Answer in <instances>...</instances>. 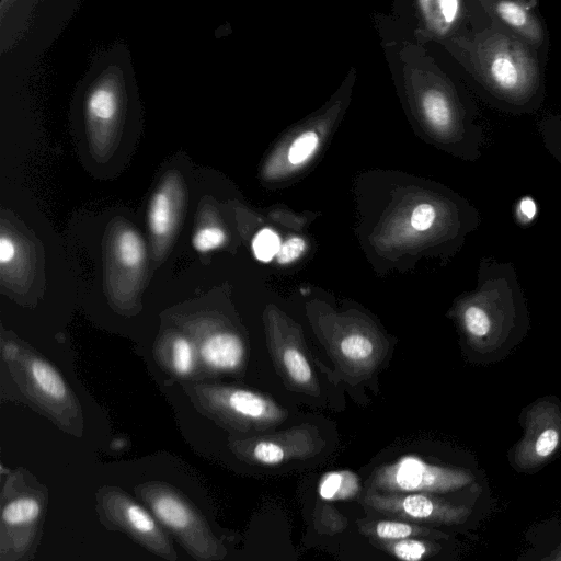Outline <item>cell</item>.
I'll use <instances>...</instances> for the list:
<instances>
[{
	"label": "cell",
	"instance_id": "1",
	"mask_svg": "<svg viewBox=\"0 0 561 561\" xmlns=\"http://www.w3.org/2000/svg\"><path fill=\"white\" fill-rule=\"evenodd\" d=\"M465 53L476 88L489 106L515 116L542 107L548 58L528 43L486 16V24L467 38Z\"/></svg>",
	"mask_w": 561,
	"mask_h": 561
},
{
	"label": "cell",
	"instance_id": "2",
	"mask_svg": "<svg viewBox=\"0 0 561 561\" xmlns=\"http://www.w3.org/2000/svg\"><path fill=\"white\" fill-rule=\"evenodd\" d=\"M306 309L314 333L343 374L363 380L380 366L389 342L369 317L358 310L336 311L319 300Z\"/></svg>",
	"mask_w": 561,
	"mask_h": 561
},
{
	"label": "cell",
	"instance_id": "3",
	"mask_svg": "<svg viewBox=\"0 0 561 561\" xmlns=\"http://www.w3.org/2000/svg\"><path fill=\"white\" fill-rule=\"evenodd\" d=\"M473 480L470 471L430 463L409 455L376 468L368 479V486L386 494L432 495L462 489Z\"/></svg>",
	"mask_w": 561,
	"mask_h": 561
},
{
	"label": "cell",
	"instance_id": "4",
	"mask_svg": "<svg viewBox=\"0 0 561 561\" xmlns=\"http://www.w3.org/2000/svg\"><path fill=\"white\" fill-rule=\"evenodd\" d=\"M266 341L275 369L291 389L319 396L320 387L311 368L302 330L274 304L263 313Z\"/></svg>",
	"mask_w": 561,
	"mask_h": 561
},
{
	"label": "cell",
	"instance_id": "5",
	"mask_svg": "<svg viewBox=\"0 0 561 561\" xmlns=\"http://www.w3.org/2000/svg\"><path fill=\"white\" fill-rule=\"evenodd\" d=\"M89 144L94 157L106 158L116 147L123 119L122 81L104 73L91 87L84 103Z\"/></svg>",
	"mask_w": 561,
	"mask_h": 561
},
{
	"label": "cell",
	"instance_id": "6",
	"mask_svg": "<svg viewBox=\"0 0 561 561\" xmlns=\"http://www.w3.org/2000/svg\"><path fill=\"white\" fill-rule=\"evenodd\" d=\"M324 446L318 427L307 423L252 437L242 442L239 449L252 462L273 467L311 458Z\"/></svg>",
	"mask_w": 561,
	"mask_h": 561
},
{
	"label": "cell",
	"instance_id": "7",
	"mask_svg": "<svg viewBox=\"0 0 561 561\" xmlns=\"http://www.w3.org/2000/svg\"><path fill=\"white\" fill-rule=\"evenodd\" d=\"M362 500L378 513L413 523L458 525L466 522L471 513L465 505H455L424 493L386 494L367 490Z\"/></svg>",
	"mask_w": 561,
	"mask_h": 561
},
{
	"label": "cell",
	"instance_id": "8",
	"mask_svg": "<svg viewBox=\"0 0 561 561\" xmlns=\"http://www.w3.org/2000/svg\"><path fill=\"white\" fill-rule=\"evenodd\" d=\"M525 425L524 436L515 447L514 461L522 469H533L550 459L560 446V409L550 403L536 405L528 412Z\"/></svg>",
	"mask_w": 561,
	"mask_h": 561
},
{
	"label": "cell",
	"instance_id": "9",
	"mask_svg": "<svg viewBox=\"0 0 561 561\" xmlns=\"http://www.w3.org/2000/svg\"><path fill=\"white\" fill-rule=\"evenodd\" d=\"M481 10L486 16L537 49L548 58L550 36L546 23L538 12V2L534 0H482Z\"/></svg>",
	"mask_w": 561,
	"mask_h": 561
},
{
	"label": "cell",
	"instance_id": "10",
	"mask_svg": "<svg viewBox=\"0 0 561 561\" xmlns=\"http://www.w3.org/2000/svg\"><path fill=\"white\" fill-rule=\"evenodd\" d=\"M218 404L241 426L259 431L274 428L288 416L287 410L273 399L247 389L221 390Z\"/></svg>",
	"mask_w": 561,
	"mask_h": 561
},
{
	"label": "cell",
	"instance_id": "11",
	"mask_svg": "<svg viewBox=\"0 0 561 561\" xmlns=\"http://www.w3.org/2000/svg\"><path fill=\"white\" fill-rule=\"evenodd\" d=\"M184 205L183 184L179 175L168 174L151 197L148 224L153 238L164 241L176 227Z\"/></svg>",
	"mask_w": 561,
	"mask_h": 561
},
{
	"label": "cell",
	"instance_id": "12",
	"mask_svg": "<svg viewBox=\"0 0 561 561\" xmlns=\"http://www.w3.org/2000/svg\"><path fill=\"white\" fill-rule=\"evenodd\" d=\"M204 363L214 370H237L244 358V344L231 331L221 330L206 336L201 345Z\"/></svg>",
	"mask_w": 561,
	"mask_h": 561
},
{
	"label": "cell",
	"instance_id": "13",
	"mask_svg": "<svg viewBox=\"0 0 561 561\" xmlns=\"http://www.w3.org/2000/svg\"><path fill=\"white\" fill-rule=\"evenodd\" d=\"M360 530L378 542L396 541L407 538H447L446 534L402 519H376L364 522Z\"/></svg>",
	"mask_w": 561,
	"mask_h": 561
},
{
	"label": "cell",
	"instance_id": "14",
	"mask_svg": "<svg viewBox=\"0 0 561 561\" xmlns=\"http://www.w3.org/2000/svg\"><path fill=\"white\" fill-rule=\"evenodd\" d=\"M359 479L350 470L331 471L322 476L319 482V495L325 501H346L359 492Z\"/></svg>",
	"mask_w": 561,
	"mask_h": 561
},
{
	"label": "cell",
	"instance_id": "15",
	"mask_svg": "<svg viewBox=\"0 0 561 561\" xmlns=\"http://www.w3.org/2000/svg\"><path fill=\"white\" fill-rule=\"evenodd\" d=\"M151 507L158 519L174 530H183L193 522L188 507L173 494H158L151 501Z\"/></svg>",
	"mask_w": 561,
	"mask_h": 561
},
{
	"label": "cell",
	"instance_id": "16",
	"mask_svg": "<svg viewBox=\"0 0 561 561\" xmlns=\"http://www.w3.org/2000/svg\"><path fill=\"white\" fill-rule=\"evenodd\" d=\"M381 547L400 561H422L439 549L436 542L425 539L407 538L382 541Z\"/></svg>",
	"mask_w": 561,
	"mask_h": 561
},
{
	"label": "cell",
	"instance_id": "17",
	"mask_svg": "<svg viewBox=\"0 0 561 561\" xmlns=\"http://www.w3.org/2000/svg\"><path fill=\"white\" fill-rule=\"evenodd\" d=\"M116 256L127 268H137L145 259V244L141 237L130 228L123 229L115 240Z\"/></svg>",
	"mask_w": 561,
	"mask_h": 561
},
{
	"label": "cell",
	"instance_id": "18",
	"mask_svg": "<svg viewBox=\"0 0 561 561\" xmlns=\"http://www.w3.org/2000/svg\"><path fill=\"white\" fill-rule=\"evenodd\" d=\"M30 371L35 385L44 394L56 400L66 396L62 378L49 364L42 359H33Z\"/></svg>",
	"mask_w": 561,
	"mask_h": 561
},
{
	"label": "cell",
	"instance_id": "19",
	"mask_svg": "<svg viewBox=\"0 0 561 561\" xmlns=\"http://www.w3.org/2000/svg\"><path fill=\"white\" fill-rule=\"evenodd\" d=\"M537 130L545 149L561 165V114L543 115L537 122Z\"/></svg>",
	"mask_w": 561,
	"mask_h": 561
},
{
	"label": "cell",
	"instance_id": "20",
	"mask_svg": "<svg viewBox=\"0 0 561 561\" xmlns=\"http://www.w3.org/2000/svg\"><path fill=\"white\" fill-rule=\"evenodd\" d=\"M39 513L38 501L31 496H24L15 499L4 506L2 519L11 526L25 525L36 520Z\"/></svg>",
	"mask_w": 561,
	"mask_h": 561
},
{
	"label": "cell",
	"instance_id": "21",
	"mask_svg": "<svg viewBox=\"0 0 561 561\" xmlns=\"http://www.w3.org/2000/svg\"><path fill=\"white\" fill-rule=\"evenodd\" d=\"M171 359L172 367L176 374L184 376L192 371L195 364V354L187 339L183 336L174 339L171 346Z\"/></svg>",
	"mask_w": 561,
	"mask_h": 561
},
{
	"label": "cell",
	"instance_id": "22",
	"mask_svg": "<svg viewBox=\"0 0 561 561\" xmlns=\"http://www.w3.org/2000/svg\"><path fill=\"white\" fill-rule=\"evenodd\" d=\"M278 234L270 228L260 230L252 240L254 256L262 262H270L280 248Z\"/></svg>",
	"mask_w": 561,
	"mask_h": 561
},
{
	"label": "cell",
	"instance_id": "23",
	"mask_svg": "<svg viewBox=\"0 0 561 561\" xmlns=\"http://www.w3.org/2000/svg\"><path fill=\"white\" fill-rule=\"evenodd\" d=\"M124 516L127 524L138 534L149 535L156 531L153 517L141 506L127 503L124 506Z\"/></svg>",
	"mask_w": 561,
	"mask_h": 561
},
{
	"label": "cell",
	"instance_id": "24",
	"mask_svg": "<svg viewBox=\"0 0 561 561\" xmlns=\"http://www.w3.org/2000/svg\"><path fill=\"white\" fill-rule=\"evenodd\" d=\"M226 242L225 231L217 226L199 228L192 240L193 247L202 253L220 248Z\"/></svg>",
	"mask_w": 561,
	"mask_h": 561
},
{
	"label": "cell",
	"instance_id": "25",
	"mask_svg": "<svg viewBox=\"0 0 561 561\" xmlns=\"http://www.w3.org/2000/svg\"><path fill=\"white\" fill-rule=\"evenodd\" d=\"M319 144L318 135L314 131H306L297 137L288 151V160L293 164H300L306 161L316 150Z\"/></svg>",
	"mask_w": 561,
	"mask_h": 561
},
{
	"label": "cell",
	"instance_id": "26",
	"mask_svg": "<svg viewBox=\"0 0 561 561\" xmlns=\"http://www.w3.org/2000/svg\"><path fill=\"white\" fill-rule=\"evenodd\" d=\"M437 218L436 209L433 205L423 203L416 206L411 215V227L419 232H425L433 228Z\"/></svg>",
	"mask_w": 561,
	"mask_h": 561
},
{
	"label": "cell",
	"instance_id": "27",
	"mask_svg": "<svg viewBox=\"0 0 561 561\" xmlns=\"http://www.w3.org/2000/svg\"><path fill=\"white\" fill-rule=\"evenodd\" d=\"M305 250V240L300 237H291L282 243L275 260L280 265H287L299 259Z\"/></svg>",
	"mask_w": 561,
	"mask_h": 561
},
{
	"label": "cell",
	"instance_id": "28",
	"mask_svg": "<svg viewBox=\"0 0 561 561\" xmlns=\"http://www.w3.org/2000/svg\"><path fill=\"white\" fill-rule=\"evenodd\" d=\"M515 218L522 226L531 224L538 214V206L534 198L530 196H523L515 204Z\"/></svg>",
	"mask_w": 561,
	"mask_h": 561
},
{
	"label": "cell",
	"instance_id": "29",
	"mask_svg": "<svg viewBox=\"0 0 561 561\" xmlns=\"http://www.w3.org/2000/svg\"><path fill=\"white\" fill-rule=\"evenodd\" d=\"M16 255V247L14 241L5 236L1 234L0 237V263L1 265H5L11 263Z\"/></svg>",
	"mask_w": 561,
	"mask_h": 561
},
{
	"label": "cell",
	"instance_id": "30",
	"mask_svg": "<svg viewBox=\"0 0 561 561\" xmlns=\"http://www.w3.org/2000/svg\"><path fill=\"white\" fill-rule=\"evenodd\" d=\"M438 4L445 21L453 24L459 15L461 3L458 0H443Z\"/></svg>",
	"mask_w": 561,
	"mask_h": 561
},
{
	"label": "cell",
	"instance_id": "31",
	"mask_svg": "<svg viewBox=\"0 0 561 561\" xmlns=\"http://www.w3.org/2000/svg\"><path fill=\"white\" fill-rule=\"evenodd\" d=\"M3 354L9 359H12L18 355V347L14 344L9 343L4 346Z\"/></svg>",
	"mask_w": 561,
	"mask_h": 561
},
{
	"label": "cell",
	"instance_id": "32",
	"mask_svg": "<svg viewBox=\"0 0 561 561\" xmlns=\"http://www.w3.org/2000/svg\"><path fill=\"white\" fill-rule=\"evenodd\" d=\"M542 561H561V546L553 550V552L546 557Z\"/></svg>",
	"mask_w": 561,
	"mask_h": 561
}]
</instances>
